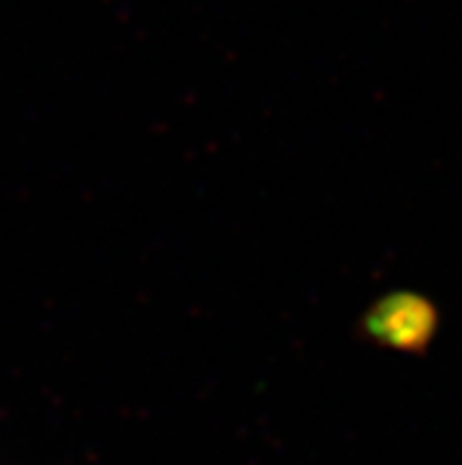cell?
Wrapping results in <instances>:
<instances>
[{"instance_id": "1", "label": "cell", "mask_w": 462, "mask_h": 465, "mask_svg": "<svg viewBox=\"0 0 462 465\" xmlns=\"http://www.w3.org/2000/svg\"><path fill=\"white\" fill-rule=\"evenodd\" d=\"M366 331L382 345L404 352H418L432 341L437 331V312L418 295H389L366 317Z\"/></svg>"}]
</instances>
